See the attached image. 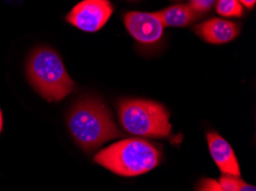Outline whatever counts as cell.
Returning <instances> with one entry per match:
<instances>
[{"label": "cell", "instance_id": "6da1fadb", "mask_svg": "<svg viewBox=\"0 0 256 191\" xmlns=\"http://www.w3.org/2000/svg\"><path fill=\"white\" fill-rule=\"evenodd\" d=\"M67 125L75 142L86 153L123 136L110 109L94 96L80 97L72 104L67 115Z\"/></svg>", "mask_w": 256, "mask_h": 191}, {"label": "cell", "instance_id": "7a4b0ae2", "mask_svg": "<svg viewBox=\"0 0 256 191\" xmlns=\"http://www.w3.org/2000/svg\"><path fill=\"white\" fill-rule=\"evenodd\" d=\"M161 151L146 140L126 139L110 144L94 156V162L121 177H138L155 169Z\"/></svg>", "mask_w": 256, "mask_h": 191}, {"label": "cell", "instance_id": "3957f363", "mask_svg": "<svg viewBox=\"0 0 256 191\" xmlns=\"http://www.w3.org/2000/svg\"><path fill=\"white\" fill-rule=\"evenodd\" d=\"M32 87L48 101H60L74 91L75 83L56 50L40 46L30 53L26 64Z\"/></svg>", "mask_w": 256, "mask_h": 191}, {"label": "cell", "instance_id": "277c9868", "mask_svg": "<svg viewBox=\"0 0 256 191\" xmlns=\"http://www.w3.org/2000/svg\"><path fill=\"white\" fill-rule=\"evenodd\" d=\"M118 120L128 133L145 138H166L172 133L169 112L161 103L124 99L118 105Z\"/></svg>", "mask_w": 256, "mask_h": 191}, {"label": "cell", "instance_id": "5b68a950", "mask_svg": "<svg viewBox=\"0 0 256 191\" xmlns=\"http://www.w3.org/2000/svg\"><path fill=\"white\" fill-rule=\"evenodd\" d=\"M113 11L110 0H83L69 11L67 21L85 32H96L104 28Z\"/></svg>", "mask_w": 256, "mask_h": 191}, {"label": "cell", "instance_id": "8992f818", "mask_svg": "<svg viewBox=\"0 0 256 191\" xmlns=\"http://www.w3.org/2000/svg\"><path fill=\"white\" fill-rule=\"evenodd\" d=\"M124 25L131 36L142 44L156 42L164 33V25L158 13L129 11L124 16Z\"/></svg>", "mask_w": 256, "mask_h": 191}, {"label": "cell", "instance_id": "52a82bcc", "mask_svg": "<svg viewBox=\"0 0 256 191\" xmlns=\"http://www.w3.org/2000/svg\"><path fill=\"white\" fill-rule=\"evenodd\" d=\"M194 32L209 44L222 45L238 37L240 28L236 22L222 18H210L196 24Z\"/></svg>", "mask_w": 256, "mask_h": 191}, {"label": "cell", "instance_id": "ba28073f", "mask_svg": "<svg viewBox=\"0 0 256 191\" xmlns=\"http://www.w3.org/2000/svg\"><path fill=\"white\" fill-rule=\"evenodd\" d=\"M208 148L216 165L220 172L226 175L240 177V166L236 161L234 151L226 139L215 132H210L207 135Z\"/></svg>", "mask_w": 256, "mask_h": 191}, {"label": "cell", "instance_id": "9c48e42d", "mask_svg": "<svg viewBox=\"0 0 256 191\" xmlns=\"http://www.w3.org/2000/svg\"><path fill=\"white\" fill-rule=\"evenodd\" d=\"M162 25L164 26H186L196 21L201 15L190 6V3H180V5L170 6L158 11Z\"/></svg>", "mask_w": 256, "mask_h": 191}, {"label": "cell", "instance_id": "30bf717a", "mask_svg": "<svg viewBox=\"0 0 256 191\" xmlns=\"http://www.w3.org/2000/svg\"><path fill=\"white\" fill-rule=\"evenodd\" d=\"M220 186L226 191H256L254 186H250L240 179V177L223 174L218 180Z\"/></svg>", "mask_w": 256, "mask_h": 191}, {"label": "cell", "instance_id": "8fae6325", "mask_svg": "<svg viewBox=\"0 0 256 191\" xmlns=\"http://www.w3.org/2000/svg\"><path fill=\"white\" fill-rule=\"evenodd\" d=\"M216 10L226 17H240L244 15V7L238 0H217Z\"/></svg>", "mask_w": 256, "mask_h": 191}, {"label": "cell", "instance_id": "7c38bea8", "mask_svg": "<svg viewBox=\"0 0 256 191\" xmlns=\"http://www.w3.org/2000/svg\"><path fill=\"white\" fill-rule=\"evenodd\" d=\"M215 1L216 0H190V6H191L198 14L201 15L210 9Z\"/></svg>", "mask_w": 256, "mask_h": 191}, {"label": "cell", "instance_id": "4fadbf2b", "mask_svg": "<svg viewBox=\"0 0 256 191\" xmlns=\"http://www.w3.org/2000/svg\"><path fill=\"white\" fill-rule=\"evenodd\" d=\"M198 191H226L220 186L218 181L212 179H204L198 186Z\"/></svg>", "mask_w": 256, "mask_h": 191}, {"label": "cell", "instance_id": "5bb4252c", "mask_svg": "<svg viewBox=\"0 0 256 191\" xmlns=\"http://www.w3.org/2000/svg\"><path fill=\"white\" fill-rule=\"evenodd\" d=\"M238 1H239L240 3H242V5L246 6L247 8L252 9V8H253V7L255 6V2H256V0H238Z\"/></svg>", "mask_w": 256, "mask_h": 191}, {"label": "cell", "instance_id": "9a60e30c", "mask_svg": "<svg viewBox=\"0 0 256 191\" xmlns=\"http://www.w3.org/2000/svg\"><path fill=\"white\" fill-rule=\"evenodd\" d=\"M2 126H4V118H2V112L0 110V133L2 131Z\"/></svg>", "mask_w": 256, "mask_h": 191}]
</instances>
